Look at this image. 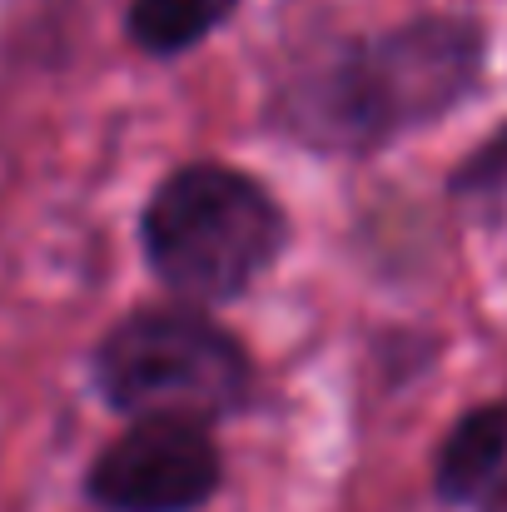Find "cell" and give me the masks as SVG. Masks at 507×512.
Here are the masks:
<instances>
[{"instance_id":"obj_7","label":"cell","mask_w":507,"mask_h":512,"mask_svg":"<svg viewBox=\"0 0 507 512\" xmlns=\"http://www.w3.org/2000/svg\"><path fill=\"white\" fill-rule=\"evenodd\" d=\"M448 199L478 209H507V125L483 135L463 155V165L448 174Z\"/></svg>"},{"instance_id":"obj_2","label":"cell","mask_w":507,"mask_h":512,"mask_svg":"<svg viewBox=\"0 0 507 512\" xmlns=\"http://www.w3.org/2000/svg\"><path fill=\"white\" fill-rule=\"evenodd\" d=\"M150 274L174 299L204 309L249 294L289 249V214L264 179L194 160L155 184L140 214Z\"/></svg>"},{"instance_id":"obj_3","label":"cell","mask_w":507,"mask_h":512,"mask_svg":"<svg viewBox=\"0 0 507 512\" xmlns=\"http://www.w3.org/2000/svg\"><path fill=\"white\" fill-rule=\"evenodd\" d=\"M100 398L125 418H234L254 393L244 343L194 304L125 314L90 358Z\"/></svg>"},{"instance_id":"obj_5","label":"cell","mask_w":507,"mask_h":512,"mask_svg":"<svg viewBox=\"0 0 507 512\" xmlns=\"http://www.w3.org/2000/svg\"><path fill=\"white\" fill-rule=\"evenodd\" d=\"M507 468V398L468 408L433 453V493L448 508H473Z\"/></svg>"},{"instance_id":"obj_8","label":"cell","mask_w":507,"mask_h":512,"mask_svg":"<svg viewBox=\"0 0 507 512\" xmlns=\"http://www.w3.org/2000/svg\"><path fill=\"white\" fill-rule=\"evenodd\" d=\"M473 508H478V512H507V468L498 473V478H493V488H488V493H483Z\"/></svg>"},{"instance_id":"obj_6","label":"cell","mask_w":507,"mask_h":512,"mask_svg":"<svg viewBox=\"0 0 507 512\" xmlns=\"http://www.w3.org/2000/svg\"><path fill=\"white\" fill-rule=\"evenodd\" d=\"M229 15H234V0H130L125 30L145 55L174 60L204 45Z\"/></svg>"},{"instance_id":"obj_4","label":"cell","mask_w":507,"mask_h":512,"mask_svg":"<svg viewBox=\"0 0 507 512\" xmlns=\"http://www.w3.org/2000/svg\"><path fill=\"white\" fill-rule=\"evenodd\" d=\"M224 483V453L209 423L130 418L85 473V498L100 512H199Z\"/></svg>"},{"instance_id":"obj_1","label":"cell","mask_w":507,"mask_h":512,"mask_svg":"<svg viewBox=\"0 0 507 512\" xmlns=\"http://www.w3.org/2000/svg\"><path fill=\"white\" fill-rule=\"evenodd\" d=\"M483 65L488 35L478 20L418 15L304 70L279 100V125L319 155H378L448 120L483 85Z\"/></svg>"}]
</instances>
